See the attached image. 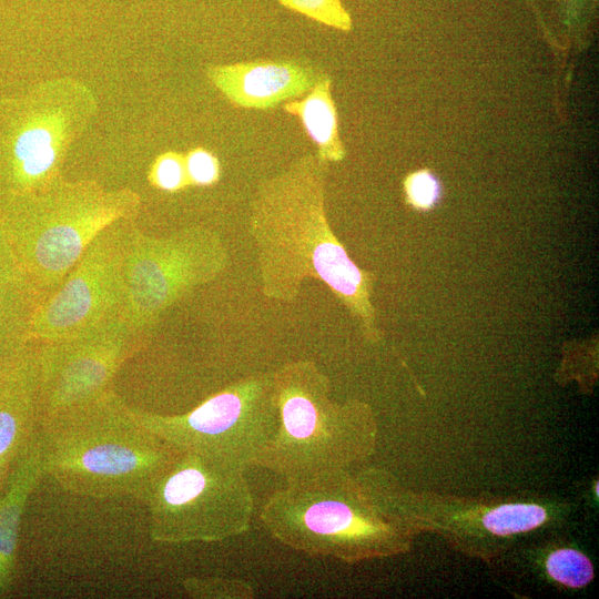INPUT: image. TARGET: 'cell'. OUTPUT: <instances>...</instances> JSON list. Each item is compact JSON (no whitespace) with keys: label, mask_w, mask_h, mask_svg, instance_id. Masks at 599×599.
Segmentation results:
<instances>
[{"label":"cell","mask_w":599,"mask_h":599,"mask_svg":"<svg viewBox=\"0 0 599 599\" xmlns=\"http://www.w3.org/2000/svg\"><path fill=\"white\" fill-rule=\"evenodd\" d=\"M184 159L190 185L210 186L220 180V162L206 149H192L184 155Z\"/></svg>","instance_id":"obj_23"},{"label":"cell","mask_w":599,"mask_h":599,"mask_svg":"<svg viewBox=\"0 0 599 599\" xmlns=\"http://www.w3.org/2000/svg\"><path fill=\"white\" fill-rule=\"evenodd\" d=\"M283 7L324 26L349 31L352 19L339 0H277Z\"/></svg>","instance_id":"obj_20"},{"label":"cell","mask_w":599,"mask_h":599,"mask_svg":"<svg viewBox=\"0 0 599 599\" xmlns=\"http://www.w3.org/2000/svg\"><path fill=\"white\" fill-rule=\"evenodd\" d=\"M148 180L152 186L165 192H177L189 183L184 155L169 151L160 154L153 161Z\"/></svg>","instance_id":"obj_21"},{"label":"cell","mask_w":599,"mask_h":599,"mask_svg":"<svg viewBox=\"0 0 599 599\" xmlns=\"http://www.w3.org/2000/svg\"><path fill=\"white\" fill-rule=\"evenodd\" d=\"M403 184L406 203L415 210L428 211L440 199V183L436 175L427 169L408 174Z\"/></svg>","instance_id":"obj_22"},{"label":"cell","mask_w":599,"mask_h":599,"mask_svg":"<svg viewBox=\"0 0 599 599\" xmlns=\"http://www.w3.org/2000/svg\"><path fill=\"white\" fill-rule=\"evenodd\" d=\"M325 162L304 156L260 187L250 233L265 297L291 302L305 278L323 282L369 342L380 339L372 303L373 273L361 270L334 234L325 211Z\"/></svg>","instance_id":"obj_1"},{"label":"cell","mask_w":599,"mask_h":599,"mask_svg":"<svg viewBox=\"0 0 599 599\" xmlns=\"http://www.w3.org/2000/svg\"><path fill=\"white\" fill-rule=\"evenodd\" d=\"M37 440L44 475L64 490L142 502L180 453L141 424L112 389L43 417Z\"/></svg>","instance_id":"obj_2"},{"label":"cell","mask_w":599,"mask_h":599,"mask_svg":"<svg viewBox=\"0 0 599 599\" xmlns=\"http://www.w3.org/2000/svg\"><path fill=\"white\" fill-rule=\"evenodd\" d=\"M131 412L179 451L244 469L256 466L278 426L272 374L236 382L184 414Z\"/></svg>","instance_id":"obj_8"},{"label":"cell","mask_w":599,"mask_h":599,"mask_svg":"<svg viewBox=\"0 0 599 599\" xmlns=\"http://www.w3.org/2000/svg\"><path fill=\"white\" fill-rule=\"evenodd\" d=\"M129 222H118L101 232L61 285L37 305L29 324V342L70 337L120 316Z\"/></svg>","instance_id":"obj_10"},{"label":"cell","mask_w":599,"mask_h":599,"mask_svg":"<svg viewBox=\"0 0 599 599\" xmlns=\"http://www.w3.org/2000/svg\"><path fill=\"white\" fill-rule=\"evenodd\" d=\"M546 566L550 577L571 588L586 586L593 578V567L589 559L573 549L554 551Z\"/></svg>","instance_id":"obj_19"},{"label":"cell","mask_w":599,"mask_h":599,"mask_svg":"<svg viewBox=\"0 0 599 599\" xmlns=\"http://www.w3.org/2000/svg\"><path fill=\"white\" fill-rule=\"evenodd\" d=\"M321 75L297 61H254L207 69V78L234 105L266 110L313 88Z\"/></svg>","instance_id":"obj_13"},{"label":"cell","mask_w":599,"mask_h":599,"mask_svg":"<svg viewBox=\"0 0 599 599\" xmlns=\"http://www.w3.org/2000/svg\"><path fill=\"white\" fill-rule=\"evenodd\" d=\"M120 316L73 336L37 343L42 418L111 389L121 366L146 342Z\"/></svg>","instance_id":"obj_11"},{"label":"cell","mask_w":599,"mask_h":599,"mask_svg":"<svg viewBox=\"0 0 599 599\" xmlns=\"http://www.w3.org/2000/svg\"><path fill=\"white\" fill-rule=\"evenodd\" d=\"M546 519V511L538 505L509 504L488 511L484 518V526L493 534L506 536L528 531Z\"/></svg>","instance_id":"obj_17"},{"label":"cell","mask_w":599,"mask_h":599,"mask_svg":"<svg viewBox=\"0 0 599 599\" xmlns=\"http://www.w3.org/2000/svg\"><path fill=\"white\" fill-rule=\"evenodd\" d=\"M37 296L0 224V374L28 344Z\"/></svg>","instance_id":"obj_14"},{"label":"cell","mask_w":599,"mask_h":599,"mask_svg":"<svg viewBox=\"0 0 599 599\" xmlns=\"http://www.w3.org/2000/svg\"><path fill=\"white\" fill-rule=\"evenodd\" d=\"M187 596L201 599H251L254 589L247 582L223 577H189L182 581Z\"/></svg>","instance_id":"obj_18"},{"label":"cell","mask_w":599,"mask_h":599,"mask_svg":"<svg viewBox=\"0 0 599 599\" xmlns=\"http://www.w3.org/2000/svg\"><path fill=\"white\" fill-rule=\"evenodd\" d=\"M44 475L38 440L13 466L0 496V598L13 586L17 548L27 501Z\"/></svg>","instance_id":"obj_15"},{"label":"cell","mask_w":599,"mask_h":599,"mask_svg":"<svg viewBox=\"0 0 599 599\" xmlns=\"http://www.w3.org/2000/svg\"><path fill=\"white\" fill-rule=\"evenodd\" d=\"M227 264V250L214 231L192 226L158 236L131 221L124 234L120 317L131 328L148 333L166 309L215 280Z\"/></svg>","instance_id":"obj_9"},{"label":"cell","mask_w":599,"mask_h":599,"mask_svg":"<svg viewBox=\"0 0 599 599\" xmlns=\"http://www.w3.org/2000/svg\"><path fill=\"white\" fill-rule=\"evenodd\" d=\"M278 426L256 466L285 480L345 469L362 456L373 437L363 405L338 404L328 377L309 361L272 373Z\"/></svg>","instance_id":"obj_5"},{"label":"cell","mask_w":599,"mask_h":599,"mask_svg":"<svg viewBox=\"0 0 599 599\" xmlns=\"http://www.w3.org/2000/svg\"><path fill=\"white\" fill-rule=\"evenodd\" d=\"M98 110L95 93L71 77L0 100V196L39 191L61 176L71 145Z\"/></svg>","instance_id":"obj_6"},{"label":"cell","mask_w":599,"mask_h":599,"mask_svg":"<svg viewBox=\"0 0 599 599\" xmlns=\"http://www.w3.org/2000/svg\"><path fill=\"white\" fill-rule=\"evenodd\" d=\"M140 205L131 189L62 176L32 193L0 196V224L38 304L61 285L101 232L133 221Z\"/></svg>","instance_id":"obj_3"},{"label":"cell","mask_w":599,"mask_h":599,"mask_svg":"<svg viewBox=\"0 0 599 599\" xmlns=\"http://www.w3.org/2000/svg\"><path fill=\"white\" fill-rule=\"evenodd\" d=\"M245 470L180 451L143 500L151 539L161 544L214 542L245 534L254 512Z\"/></svg>","instance_id":"obj_7"},{"label":"cell","mask_w":599,"mask_h":599,"mask_svg":"<svg viewBox=\"0 0 599 599\" xmlns=\"http://www.w3.org/2000/svg\"><path fill=\"white\" fill-rule=\"evenodd\" d=\"M284 110L297 116L307 135L317 146L323 162H338L345 158V148L338 134V118L331 94V79L321 75L311 92L300 101L284 104Z\"/></svg>","instance_id":"obj_16"},{"label":"cell","mask_w":599,"mask_h":599,"mask_svg":"<svg viewBox=\"0 0 599 599\" xmlns=\"http://www.w3.org/2000/svg\"><path fill=\"white\" fill-rule=\"evenodd\" d=\"M390 518L385 500L345 469L287 479L260 511L263 527L277 542L343 561L393 551Z\"/></svg>","instance_id":"obj_4"},{"label":"cell","mask_w":599,"mask_h":599,"mask_svg":"<svg viewBox=\"0 0 599 599\" xmlns=\"http://www.w3.org/2000/svg\"><path fill=\"white\" fill-rule=\"evenodd\" d=\"M41 419L37 343L30 342L0 374V496L35 440Z\"/></svg>","instance_id":"obj_12"}]
</instances>
